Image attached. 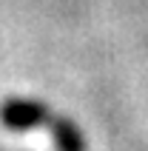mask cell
I'll return each mask as SVG.
<instances>
[{"label": "cell", "instance_id": "6da1fadb", "mask_svg": "<svg viewBox=\"0 0 148 151\" xmlns=\"http://www.w3.org/2000/svg\"><path fill=\"white\" fill-rule=\"evenodd\" d=\"M54 111L40 100H32V97H6L0 103V126L14 131V134H23V131H32V128H51L54 123Z\"/></svg>", "mask_w": 148, "mask_h": 151}, {"label": "cell", "instance_id": "7a4b0ae2", "mask_svg": "<svg viewBox=\"0 0 148 151\" xmlns=\"http://www.w3.org/2000/svg\"><path fill=\"white\" fill-rule=\"evenodd\" d=\"M51 140H54V148L57 151H88V140L83 137L80 126L68 117H54L51 123Z\"/></svg>", "mask_w": 148, "mask_h": 151}]
</instances>
